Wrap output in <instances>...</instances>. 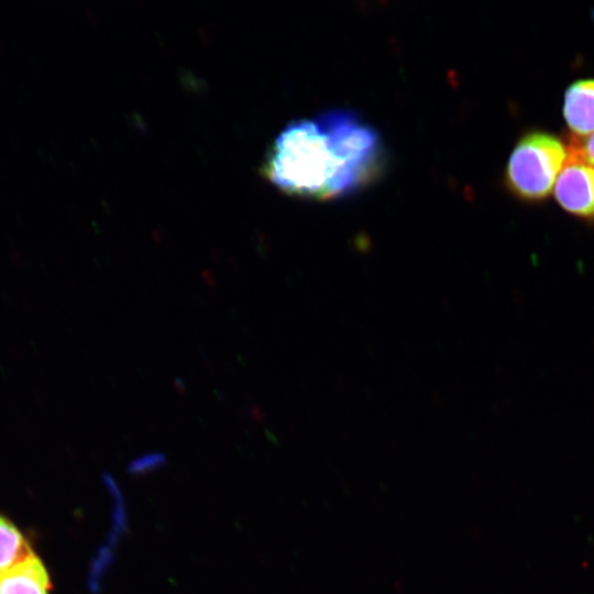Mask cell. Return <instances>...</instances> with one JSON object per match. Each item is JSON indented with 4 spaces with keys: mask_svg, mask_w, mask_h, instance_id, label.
<instances>
[{
    "mask_svg": "<svg viewBox=\"0 0 594 594\" xmlns=\"http://www.w3.org/2000/svg\"><path fill=\"white\" fill-rule=\"evenodd\" d=\"M570 160L582 161L594 166V132L586 138L582 145L572 147Z\"/></svg>",
    "mask_w": 594,
    "mask_h": 594,
    "instance_id": "52a82bcc",
    "label": "cell"
},
{
    "mask_svg": "<svg viewBox=\"0 0 594 594\" xmlns=\"http://www.w3.org/2000/svg\"><path fill=\"white\" fill-rule=\"evenodd\" d=\"M568 160L566 148L554 135L530 132L516 143L505 173L512 193L528 201L546 198Z\"/></svg>",
    "mask_w": 594,
    "mask_h": 594,
    "instance_id": "7a4b0ae2",
    "label": "cell"
},
{
    "mask_svg": "<svg viewBox=\"0 0 594 594\" xmlns=\"http://www.w3.org/2000/svg\"><path fill=\"white\" fill-rule=\"evenodd\" d=\"M385 164L378 132L355 111L334 108L289 122L271 143L261 173L287 195L326 201L373 184Z\"/></svg>",
    "mask_w": 594,
    "mask_h": 594,
    "instance_id": "6da1fadb",
    "label": "cell"
},
{
    "mask_svg": "<svg viewBox=\"0 0 594 594\" xmlns=\"http://www.w3.org/2000/svg\"><path fill=\"white\" fill-rule=\"evenodd\" d=\"M33 552L20 528L0 514V573Z\"/></svg>",
    "mask_w": 594,
    "mask_h": 594,
    "instance_id": "8992f818",
    "label": "cell"
},
{
    "mask_svg": "<svg viewBox=\"0 0 594 594\" xmlns=\"http://www.w3.org/2000/svg\"><path fill=\"white\" fill-rule=\"evenodd\" d=\"M554 196L568 212L585 220L594 219V167L566 160L556 184Z\"/></svg>",
    "mask_w": 594,
    "mask_h": 594,
    "instance_id": "3957f363",
    "label": "cell"
},
{
    "mask_svg": "<svg viewBox=\"0 0 594 594\" xmlns=\"http://www.w3.org/2000/svg\"><path fill=\"white\" fill-rule=\"evenodd\" d=\"M563 116L573 133L587 135L594 132V79H580L568 87Z\"/></svg>",
    "mask_w": 594,
    "mask_h": 594,
    "instance_id": "5b68a950",
    "label": "cell"
},
{
    "mask_svg": "<svg viewBox=\"0 0 594 594\" xmlns=\"http://www.w3.org/2000/svg\"><path fill=\"white\" fill-rule=\"evenodd\" d=\"M51 590L48 570L34 552L0 573V594H50Z\"/></svg>",
    "mask_w": 594,
    "mask_h": 594,
    "instance_id": "277c9868",
    "label": "cell"
}]
</instances>
